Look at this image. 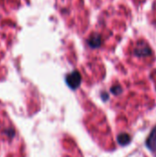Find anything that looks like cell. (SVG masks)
Returning a JSON list of instances; mask_svg holds the SVG:
<instances>
[{"label": "cell", "mask_w": 156, "mask_h": 157, "mask_svg": "<svg viewBox=\"0 0 156 157\" xmlns=\"http://www.w3.org/2000/svg\"><path fill=\"white\" fill-rule=\"evenodd\" d=\"M66 84L72 89H76L80 86L82 82V76L78 71H74L71 74L67 75L65 78Z\"/></svg>", "instance_id": "1"}, {"label": "cell", "mask_w": 156, "mask_h": 157, "mask_svg": "<svg viewBox=\"0 0 156 157\" xmlns=\"http://www.w3.org/2000/svg\"><path fill=\"white\" fill-rule=\"evenodd\" d=\"M134 54L139 57H146L150 56L152 54V49L151 47L144 41L139 42L134 49Z\"/></svg>", "instance_id": "2"}, {"label": "cell", "mask_w": 156, "mask_h": 157, "mask_svg": "<svg viewBox=\"0 0 156 157\" xmlns=\"http://www.w3.org/2000/svg\"><path fill=\"white\" fill-rule=\"evenodd\" d=\"M146 144L151 151L156 150V128H154L153 130V132H151L149 138L146 141Z\"/></svg>", "instance_id": "3"}, {"label": "cell", "mask_w": 156, "mask_h": 157, "mask_svg": "<svg viewBox=\"0 0 156 157\" xmlns=\"http://www.w3.org/2000/svg\"><path fill=\"white\" fill-rule=\"evenodd\" d=\"M87 43L91 48H98L101 45V38L97 34H93L88 39Z\"/></svg>", "instance_id": "4"}, {"label": "cell", "mask_w": 156, "mask_h": 157, "mask_svg": "<svg viewBox=\"0 0 156 157\" xmlns=\"http://www.w3.org/2000/svg\"><path fill=\"white\" fill-rule=\"evenodd\" d=\"M131 141V137L128 133H120L118 136V142L120 145H126L129 144Z\"/></svg>", "instance_id": "5"}, {"label": "cell", "mask_w": 156, "mask_h": 157, "mask_svg": "<svg viewBox=\"0 0 156 157\" xmlns=\"http://www.w3.org/2000/svg\"><path fill=\"white\" fill-rule=\"evenodd\" d=\"M111 92L114 94V95H119L122 92V88L120 87V86H114L112 88H111Z\"/></svg>", "instance_id": "6"}]
</instances>
